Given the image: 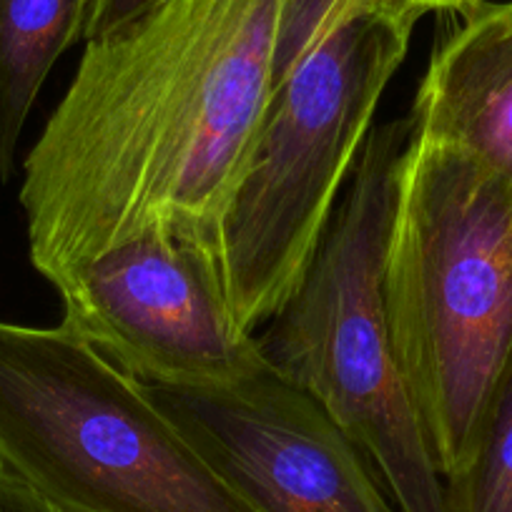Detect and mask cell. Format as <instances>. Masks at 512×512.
Listing matches in <instances>:
<instances>
[{
  "mask_svg": "<svg viewBox=\"0 0 512 512\" xmlns=\"http://www.w3.org/2000/svg\"><path fill=\"white\" fill-rule=\"evenodd\" d=\"M447 512H512V367L470 460L447 477Z\"/></svg>",
  "mask_w": 512,
  "mask_h": 512,
  "instance_id": "10",
  "label": "cell"
},
{
  "mask_svg": "<svg viewBox=\"0 0 512 512\" xmlns=\"http://www.w3.org/2000/svg\"><path fill=\"white\" fill-rule=\"evenodd\" d=\"M149 392L211 467L262 512H400L362 447L274 367L221 390Z\"/></svg>",
  "mask_w": 512,
  "mask_h": 512,
  "instance_id": "7",
  "label": "cell"
},
{
  "mask_svg": "<svg viewBox=\"0 0 512 512\" xmlns=\"http://www.w3.org/2000/svg\"><path fill=\"white\" fill-rule=\"evenodd\" d=\"M435 48L412 131L470 151L512 181V0H477Z\"/></svg>",
  "mask_w": 512,
  "mask_h": 512,
  "instance_id": "8",
  "label": "cell"
},
{
  "mask_svg": "<svg viewBox=\"0 0 512 512\" xmlns=\"http://www.w3.org/2000/svg\"><path fill=\"white\" fill-rule=\"evenodd\" d=\"M415 26L364 0H329L279 73L214 244L246 332L272 322L302 284Z\"/></svg>",
  "mask_w": 512,
  "mask_h": 512,
  "instance_id": "3",
  "label": "cell"
},
{
  "mask_svg": "<svg viewBox=\"0 0 512 512\" xmlns=\"http://www.w3.org/2000/svg\"><path fill=\"white\" fill-rule=\"evenodd\" d=\"M91 0H0V179L58 58L86 33Z\"/></svg>",
  "mask_w": 512,
  "mask_h": 512,
  "instance_id": "9",
  "label": "cell"
},
{
  "mask_svg": "<svg viewBox=\"0 0 512 512\" xmlns=\"http://www.w3.org/2000/svg\"><path fill=\"white\" fill-rule=\"evenodd\" d=\"M0 470L61 512H262L61 324L0 319Z\"/></svg>",
  "mask_w": 512,
  "mask_h": 512,
  "instance_id": "5",
  "label": "cell"
},
{
  "mask_svg": "<svg viewBox=\"0 0 512 512\" xmlns=\"http://www.w3.org/2000/svg\"><path fill=\"white\" fill-rule=\"evenodd\" d=\"M0 512H61L51 502L33 492L26 482L0 470Z\"/></svg>",
  "mask_w": 512,
  "mask_h": 512,
  "instance_id": "12",
  "label": "cell"
},
{
  "mask_svg": "<svg viewBox=\"0 0 512 512\" xmlns=\"http://www.w3.org/2000/svg\"><path fill=\"white\" fill-rule=\"evenodd\" d=\"M151 3L154 0H91V11H88L83 38L96 41V38L118 31V28L134 21L141 11H146Z\"/></svg>",
  "mask_w": 512,
  "mask_h": 512,
  "instance_id": "11",
  "label": "cell"
},
{
  "mask_svg": "<svg viewBox=\"0 0 512 512\" xmlns=\"http://www.w3.org/2000/svg\"><path fill=\"white\" fill-rule=\"evenodd\" d=\"M410 118L372 128L324 239L287 307L259 337L362 447L400 512H447V487L397 362L382 274Z\"/></svg>",
  "mask_w": 512,
  "mask_h": 512,
  "instance_id": "4",
  "label": "cell"
},
{
  "mask_svg": "<svg viewBox=\"0 0 512 512\" xmlns=\"http://www.w3.org/2000/svg\"><path fill=\"white\" fill-rule=\"evenodd\" d=\"M56 289L61 327L146 387L221 390L272 367L236 322L214 251L191 236L128 241Z\"/></svg>",
  "mask_w": 512,
  "mask_h": 512,
  "instance_id": "6",
  "label": "cell"
},
{
  "mask_svg": "<svg viewBox=\"0 0 512 512\" xmlns=\"http://www.w3.org/2000/svg\"><path fill=\"white\" fill-rule=\"evenodd\" d=\"M292 3L154 0L86 41L23 164L28 254L43 279L56 287L151 234L214 251L277 88Z\"/></svg>",
  "mask_w": 512,
  "mask_h": 512,
  "instance_id": "1",
  "label": "cell"
},
{
  "mask_svg": "<svg viewBox=\"0 0 512 512\" xmlns=\"http://www.w3.org/2000/svg\"><path fill=\"white\" fill-rule=\"evenodd\" d=\"M382 294L402 377L447 480L470 460L512 367V181L412 131Z\"/></svg>",
  "mask_w": 512,
  "mask_h": 512,
  "instance_id": "2",
  "label": "cell"
},
{
  "mask_svg": "<svg viewBox=\"0 0 512 512\" xmlns=\"http://www.w3.org/2000/svg\"><path fill=\"white\" fill-rule=\"evenodd\" d=\"M467 3H470V6H472V3H477V0H467Z\"/></svg>",
  "mask_w": 512,
  "mask_h": 512,
  "instance_id": "13",
  "label": "cell"
}]
</instances>
